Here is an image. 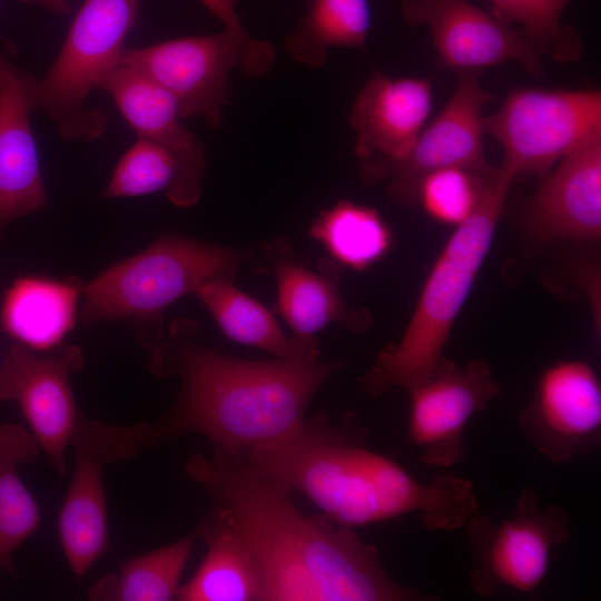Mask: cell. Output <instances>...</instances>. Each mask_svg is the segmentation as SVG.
I'll use <instances>...</instances> for the list:
<instances>
[{"instance_id": "24", "label": "cell", "mask_w": 601, "mask_h": 601, "mask_svg": "<svg viewBox=\"0 0 601 601\" xmlns=\"http://www.w3.org/2000/svg\"><path fill=\"white\" fill-rule=\"evenodd\" d=\"M205 171L158 144L137 138L117 162L102 197L162 193L175 206L191 207L200 198Z\"/></svg>"}, {"instance_id": "20", "label": "cell", "mask_w": 601, "mask_h": 601, "mask_svg": "<svg viewBox=\"0 0 601 601\" xmlns=\"http://www.w3.org/2000/svg\"><path fill=\"white\" fill-rule=\"evenodd\" d=\"M80 290L76 279L18 276L3 292L0 327L16 344L50 351L73 328Z\"/></svg>"}, {"instance_id": "1", "label": "cell", "mask_w": 601, "mask_h": 601, "mask_svg": "<svg viewBox=\"0 0 601 601\" xmlns=\"http://www.w3.org/2000/svg\"><path fill=\"white\" fill-rule=\"evenodd\" d=\"M186 475L211 497L256 564L262 601L426 600L397 584L373 544L352 529L304 515L288 492L259 476L239 455L193 454Z\"/></svg>"}, {"instance_id": "17", "label": "cell", "mask_w": 601, "mask_h": 601, "mask_svg": "<svg viewBox=\"0 0 601 601\" xmlns=\"http://www.w3.org/2000/svg\"><path fill=\"white\" fill-rule=\"evenodd\" d=\"M36 80L0 45V233L48 203L31 125Z\"/></svg>"}, {"instance_id": "30", "label": "cell", "mask_w": 601, "mask_h": 601, "mask_svg": "<svg viewBox=\"0 0 601 601\" xmlns=\"http://www.w3.org/2000/svg\"><path fill=\"white\" fill-rule=\"evenodd\" d=\"M487 177L463 168H443L420 183L415 203L437 221L460 225L474 210Z\"/></svg>"}, {"instance_id": "23", "label": "cell", "mask_w": 601, "mask_h": 601, "mask_svg": "<svg viewBox=\"0 0 601 601\" xmlns=\"http://www.w3.org/2000/svg\"><path fill=\"white\" fill-rule=\"evenodd\" d=\"M207 552L179 601H262L260 578L247 546L227 519L213 510L196 530Z\"/></svg>"}, {"instance_id": "15", "label": "cell", "mask_w": 601, "mask_h": 601, "mask_svg": "<svg viewBox=\"0 0 601 601\" xmlns=\"http://www.w3.org/2000/svg\"><path fill=\"white\" fill-rule=\"evenodd\" d=\"M519 423L533 446L553 463L593 453L601 441V385L585 362L546 367Z\"/></svg>"}, {"instance_id": "31", "label": "cell", "mask_w": 601, "mask_h": 601, "mask_svg": "<svg viewBox=\"0 0 601 601\" xmlns=\"http://www.w3.org/2000/svg\"><path fill=\"white\" fill-rule=\"evenodd\" d=\"M224 24V29L235 35L245 49V61L240 68L246 77L265 76L276 59L275 47L266 40L252 37L245 29L234 0H199Z\"/></svg>"}, {"instance_id": "4", "label": "cell", "mask_w": 601, "mask_h": 601, "mask_svg": "<svg viewBox=\"0 0 601 601\" xmlns=\"http://www.w3.org/2000/svg\"><path fill=\"white\" fill-rule=\"evenodd\" d=\"M514 179L502 171L485 179L472 214L449 237L421 290L401 339L385 347L361 380L363 392L378 396L408 390L426 378L444 357L452 326L491 248Z\"/></svg>"}, {"instance_id": "5", "label": "cell", "mask_w": 601, "mask_h": 601, "mask_svg": "<svg viewBox=\"0 0 601 601\" xmlns=\"http://www.w3.org/2000/svg\"><path fill=\"white\" fill-rule=\"evenodd\" d=\"M141 0H83L62 47L33 87L35 111L45 112L63 140L88 142L108 128L104 111L88 97L121 63Z\"/></svg>"}, {"instance_id": "13", "label": "cell", "mask_w": 601, "mask_h": 601, "mask_svg": "<svg viewBox=\"0 0 601 601\" xmlns=\"http://www.w3.org/2000/svg\"><path fill=\"white\" fill-rule=\"evenodd\" d=\"M401 10L408 26L430 29L439 63L456 73L506 61L543 73L542 53L520 29L469 0H402Z\"/></svg>"}, {"instance_id": "16", "label": "cell", "mask_w": 601, "mask_h": 601, "mask_svg": "<svg viewBox=\"0 0 601 601\" xmlns=\"http://www.w3.org/2000/svg\"><path fill=\"white\" fill-rule=\"evenodd\" d=\"M432 109V85L416 77L391 78L374 72L353 104L349 124L354 152L367 184L388 174L413 148Z\"/></svg>"}, {"instance_id": "12", "label": "cell", "mask_w": 601, "mask_h": 601, "mask_svg": "<svg viewBox=\"0 0 601 601\" xmlns=\"http://www.w3.org/2000/svg\"><path fill=\"white\" fill-rule=\"evenodd\" d=\"M406 392L410 441L425 464L450 469L462 457L467 424L499 397L500 386L484 361L460 366L443 357L426 378Z\"/></svg>"}, {"instance_id": "28", "label": "cell", "mask_w": 601, "mask_h": 601, "mask_svg": "<svg viewBox=\"0 0 601 601\" xmlns=\"http://www.w3.org/2000/svg\"><path fill=\"white\" fill-rule=\"evenodd\" d=\"M309 235L339 266L363 270L382 259L392 245V233L377 210L343 199L322 210Z\"/></svg>"}, {"instance_id": "22", "label": "cell", "mask_w": 601, "mask_h": 601, "mask_svg": "<svg viewBox=\"0 0 601 601\" xmlns=\"http://www.w3.org/2000/svg\"><path fill=\"white\" fill-rule=\"evenodd\" d=\"M218 276L201 283L193 294L230 339L259 348L276 358L313 362L318 359L315 336H287L272 313L233 283Z\"/></svg>"}, {"instance_id": "11", "label": "cell", "mask_w": 601, "mask_h": 601, "mask_svg": "<svg viewBox=\"0 0 601 601\" xmlns=\"http://www.w3.org/2000/svg\"><path fill=\"white\" fill-rule=\"evenodd\" d=\"M82 366V353L75 346L41 356L14 343L0 358V401L18 405L41 452L62 476L67 472V449L80 415L71 374Z\"/></svg>"}, {"instance_id": "26", "label": "cell", "mask_w": 601, "mask_h": 601, "mask_svg": "<svg viewBox=\"0 0 601 601\" xmlns=\"http://www.w3.org/2000/svg\"><path fill=\"white\" fill-rule=\"evenodd\" d=\"M197 540L196 533L124 562L116 573L96 581L93 601H169L177 598L179 581Z\"/></svg>"}, {"instance_id": "10", "label": "cell", "mask_w": 601, "mask_h": 601, "mask_svg": "<svg viewBox=\"0 0 601 601\" xmlns=\"http://www.w3.org/2000/svg\"><path fill=\"white\" fill-rule=\"evenodd\" d=\"M244 61V46L226 29L126 48L121 59L166 90L183 119L199 117L213 128L220 127L223 110L230 101V73Z\"/></svg>"}, {"instance_id": "7", "label": "cell", "mask_w": 601, "mask_h": 601, "mask_svg": "<svg viewBox=\"0 0 601 601\" xmlns=\"http://www.w3.org/2000/svg\"><path fill=\"white\" fill-rule=\"evenodd\" d=\"M483 128L503 149L501 170L513 179L543 178L563 157L601 137V92L515 88L484 117Z\"/></svg>"}, {"instance_id": "27", "label": "cell", "mask_w": 601, "mask_h": 601, "mask_svg": "<svg viewBox=\"0 0 601 601\" xmlns=\"http://www.w3.org/2000/svg\"><path fill=\"white\" fill-rule=\"evenodd\" d=\"M371 27L367 0H313L307 13L285 39L295 61L323 67L334 47L363 49Z\"/></svg>"}, {"instance_id": "9", "label": "cell", "mask_w": 601, "mask_h": 601, "mask_svg": "<svg viewBox=\"0 0 601 601\" xmlns=\"http://www.w3.org/2000/svg\"><path fill=\"white\" fill-rule=\"evenodd\" d=\"M465 525L473 560L471 584L484 597L500 591L533 593L545 580L552 552L570 538L564 511L542 505L531 490L520 494L506 519L493 521L477 513Z\"/></svg>"}, {"instance_id": "21", "label": "cell", "mask_w": 601, "mask_h": 601, "mask_svg": "<svg viewBox=\"0 0 601 601\" xmlns=\"http://www.w3.org/2000/svg\"><path fill=\"white\" fill-rule=\"evenodd\" d=\"M100 90L112 98L137 138L158 144L185 162L206 170L204 144L181 122L178 106L166 90L124 63L106 78Z\"/></svg>"}, {"instance_id": "29", "label": "cell", "mask_w": 601, "mask_h": 601, "mask_svg": "<svg viewBox=\"0 0 601 601\" xmlns=\"http://www.w3.org/2000/svg\"><path fill=\"white\" fill-rule=\"evenodd\" d=\"M492 13L519 29L541 53L559 62L578 61L583 53L579 32L562 21L570 0H490Z\"/></svg>"}, {"instance_id": "19", "label": "cell", "mask_w": 601, "mask_h": 601, "mask_svg": "<svg viewBox=\"0 0 601 601\" xmlns=\"http://www.w3.org/2000/svg\"><path fill=\"white\" fill-rule=\"evenodd\" d=\"M277 283V308L294 335L311 337L331 323L355 333L372 323L365 309L349 306L339 290L341 266L322 259L312 268L294 253L288 240L275 237L262 247Z\"/></svg>"}, {"instance_id": "2", "label": "cell", "mask_w": 601, "mask_h": 601, "mask_svg": "<svg viewBox=\"0 0 601 601\" xmlns=\"http://www.w3.org/2000/svg\"><path fill=\"white\" fill-rule=\"evenodd\" d=\"M243 459L259 476L298 492L347 529L417 514L431 531H453L479 513L469 480L441 473L422 482L319 417L306 421L293 439Z\"/></svg>"}, {"instance_id": "32", "label": "cell", "mask_w": 601, "mask_h": 601, "mask_svg": "<svg viewBox=\"0 0 601 601\" xmlns=\"http://www.w3.org/2000/svg\"><path fill=\"white\" fill-rule=\"evenodd\" d=\"M24 4H35L42 7L43 9L58 14L63 16L68 14L72 10V4L70 0H18Z\"/></svg>"}, {"instance_id": "6", "label": "cell", "mask_w": 601, "mask_h": 601, "mask_svg": "<svg viewBox=\"0 0 601 601\" xmlns=\"http://www.w3.org/2000/svg\"><path fill=\"white\" fill-rule=\"evenodd\" d=\"M249 254L177 233H162L142 252L111 265L83 287L81 321L160 319L174 302L207 279L234 277Z\"/></svg>"}, {"instance_id": "25", "label": "cell", "mask_w": 601, "mask_h": 601, "mask_svg": "<svg viewBox=\"0 0 601 601\" xmlns=\"http://www.w3.org/2000/svg\"><path fill=\"white\" fill-rule=\"evenodd\" d=\"M41 453L31 432L16 423L0 424V569L14 575L13 555L39 528V505L18 473L21 463Z\"/></svg>"}, {"instance_id": "8", "label": "cell", "mask_w": 601, "mask_h": 601, "mask_svg": "<svg viewBox=\"0 0 601 601\" xmlns=\"http://www.w3.org/2000/svg\"><path fill=\"white\" fill-rule=\"evenodd\" d=\"M149 446L151 423L118 426L79 415L69 443L73 471L58 516L60 546L76 577H83L109 549L105 469Z\"/></svg>"}, {"instance_id": "3", "label": "cell", "mask_w": 601, "mask_h": 601, "mask_svg": "<svg viewBox=\"0 0 601 601\" xmlns=\"http://www.w3.org/2000/svg\"><path fill=\"white\" fill-rule=\"evenodd\" d=\"M158 374H175L174 406L151 424V446L188 433L213 449L244 456L293 439L316 392L344 363L283 358L246 361L193 343L158 348Z\"/></svg>"}, {"instance_id": "18", "label": "cell", "mask_w": 601, "mask_h": 601, "mask_svg": "<svg viewBox=\"0 0 601 601\" xmlns=\"http://www.w3.org/2000/svg\"><path fill=\"white\" fill-rule=\"evenodd\" d=\"M523 223L538 243L601 235V137L563 157L528 200Z\"/></svg>"}, {"instance_id": "14", "label": "cell", "mask_w": 601, "mask_h": 601, "mask_svg": "<svg viewBox=\"0 0 601 601\" xmlns=\"http://www.w3.org/2000/svg\"><path fill=\"white\" fill-rule=\"evenodd\" d=\"M495 99L481 86L479 71L457 72L447 104L388 174L391 197L400 203H415L421 180L443 168H463L485 177L495 175L499 168L487 161L483 139V110Z\"/></svg>"}]
</instances>
